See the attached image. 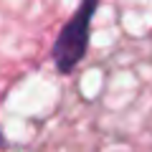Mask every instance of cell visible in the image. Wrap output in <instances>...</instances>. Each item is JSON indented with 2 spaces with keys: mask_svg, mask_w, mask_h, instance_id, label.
Instances as JSON below:
<instances>
[{
  "mask_svg": "<svg viewBox=\"0 0 152 152\" xmlns=\"http://www.w3.org/2000/svg\"><path fill=\"white\" fill-rule=\"evenodd\" d=\"M96 8L99 0H81L76 5L74 15L61 26L58 36L53 41V48H51L58 74H74L76 66L84 61L89 51V41H91V23Z\"/></svg>",
  "mask_w": 152,
  "mask_h": 152,
  "instance_id": "1",
  "label": "cell"
},
{
  "mask_svg": "<svg viewBox=\"0 0 152 152\" xmlns=\"http://www.w3.org/2000/svg\"><path fill=\"white\" fill-rule=\"evenodd\" d=\"M0 147H5V134L0 132Z\"/></svg>",
  "mask_w": 152,
  "mask_h": 152,
  "instance_id": "2",
  "label": "cell"
}]
</instances>
